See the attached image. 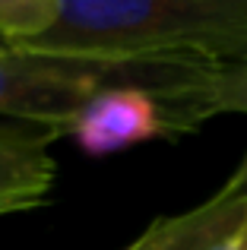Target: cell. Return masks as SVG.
<instances>
[{
	"instance_id": "cell-5",
	"label": "cell",
	"mask_w": 247,
	"mask_h": 250,
	"mask_svg": "<svg viewBox=\"0 0 247 250\" xmlns=\"http://www.w3.org/2000/svg\"><path fill=\"white\" fill-rule=\"evenodd\" d=\"M247 222V190L228 193L219 187L209 200L178 215L155 219L124 250H209Z\"/></svg>"
},
{
	"instance_id": "cell-3",
	"label": "cell",
	"mask_w": 247,
	"mask_h": 250,
	"mask_svg": "<svg viewBox=\"0 0 247 250\" xmlns=\"http://www.w3.org/2000/svg\"><path fill=\"white\" fill-rule=\"evenodd\" d=\"M174 136L155 95L143 89H108L82 111L73 140L86 155H111L149 140Z\"/></svg>"
},
{
	"instance_id": "cell-8",
	"label": "cell",
	"mask_w": 247,
	"mask_h": 250,
	"mask_svg": "<svg viewBox=\"0 0 247 250\" xmlns=\"http://www.w3.org/2000/svg\"><path fill=\"white\" fill-rule=\"evenodd\" d=\"M3 48H6V44H3V38H0V51H3Z\"/></svg>"
},
{
	"instance_id": "cell-2",
	"label": "cell",
	"mask_w": 247,
	"mask_h": 250,
	"mask_svg": "<svg viewBox=\"0 0 247 250\" xmlns=\"http://www.w3.org/2000/svg\"><path fill=\"white\" fill-rule=\"evenodd\" d=\"M216 63L200 61H105V57L0 51V117L73 133L82 111L108 89H143L162 102L171 133Z\"/></svg>"
},
{
	"instance_id": "cell-4",
	"label": "cell",
	"mask_w": 247,
	"mask_h": 250,
	"mask_svg": "<svg viewBox=\"0 0 247 250\" xmlns=\"http://www.w3.org/2000/svg\"><path fill=\"white\" fill-rule=\"evenodd\" d=\"M61 133L35 124L0 121V215L48 203L57 165L51 146Z\"/></svg>"
},
{
	"instance_id": "cell-6",
	"label": "cell",
	"mask_w": 247,
	"mask_h": 250,
	"mask_svg": "<svg viewBox=\"0 0 247 250\" xmlns=\"http://www.w3.org/2000/svg\"><path fill=\"white\" fill-rule=\"evenodd\" d=\"M219 114H244L247 117V61L244 63H222L212 70V76L197 89V95L187 102L181 114V133L197 130L203 121ZM228 193H244L247 190V152L235 174L222 184Z\"/></svg>"
},
{
	"instance_id": "cell-1",
	"label": "cell",
	"mask_w": 247,
	"mask_h": 250,
	"mask_svg": "<svg viewBox=\"0 0 247 250\" xmlns=\"http://www.w3.org/2000/svg\"><path fill=\"white\" fill-rule=\"evenodd\" d=\"M0 38L105 61H247V0H0Z\"/></svg>"
},
{
	"instance_id": "cell-7",
	"label": "cell",
	"mask_w": 247,
	"mask_h": 250,
	"mask_svg": "<svg viewBox=\"0 0 247 250\" xmlns=\"http://www.w3.org/2000/svg\"><path fill=\"white\" fill-rule=\"evenodd\" d=\"M209 250H247V222L238 228L235 234H228L225 241H219V244L209 247Z\"/></svg>"
}]
</instances>
